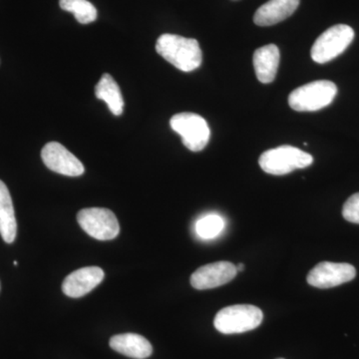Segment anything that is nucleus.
<instances>
[{
    "label": "nucleus",
    "instance_id": "obj_1",
    "mask_svg": "<svg viewBox=\"0 0 359 359\" xmlns=\"http://www.w3.org/2000/svg\"><path fill=\"white\" fill-rule=\"evenodd\" d=\"M156 51L165 60L184 72L198 69L202 65L203 53L199 42L176 34L161 35Z\"/></svg>",
    "mask_w": 359,
    "mask_h": 359
},
{
    "label": "nucleus",
    "instance_id": "obj_2",
    "mask_svg": "<svg viewBox=\"0 0 359 359\" xmlns=\"http://www.w3.org/2000/svg\"><path fill=\"white\" fill-rule=\"evenodd\" d=\"M261 309L252 304L226 306L215 316L214 325L221 334H243L256 330L263 323Z\"/></svg>",
    "mask_w": 359,
    "mask_h": 359
},
{
    "label": "nucleus",
    "instance_id": "obj_3",
    "mask_svg": "<svg viewBox=\"0 0 359 359\" xmlns=\"http://www.w3.org/2000/svg\"><path fill=\"white\" fill-rule=\"evenodd\" d=\"M313 163V156L301 149L289 145L266 151L259 159L262 170L276 176L292 173L297 169H304Z\"/></svg>",
    "mask_w": 359,
    "mask_h": 359
},
{
    "label": "nucleus",
    "instance_id": "obj_4",
    "mask_svg": "<svg viewBox=\"0 0 359 359\" xmlns=\"http://www.w3.org/2000/svg\"><path fill=\"white\" fill-rule=\"evenodd\" d=\"M337 87L328 80H318L294 90L289 97L290 108L299 112H313L330 105Z\"/></svg>",
    "mask_w": 359,
    "mask_h": 359
},
{
    "label": "nucleus",
    "instance_id": "obj_5",
    "mask_svg": "<svg viewBox=\"0 0 359 359\" xmlns=\"http://www.w3.org/2000/svg\"><path fill=\"white\" fill-rule=\"evenodd\" d=\"M354 39V30L346 25H337L325 30L311 47V58L314 62H330L346 50Z\"/></svg>",
    "mask_w": 359,
    "mask_h": 359
},
{
    "label": "nucleus",
    "instance_id": "obj_6",
    "mask_svg": "<svg viewBox=\"0 0 359 359\" xmlns=\"http://www.w3.org/2000/svg\"><path fill=\"white\" fill-rule=\"evenodd\" d=\"M171 128L182 137L184 145L193 152H200L209 143L211 131L202 116L184 112L170 120Z\"/></svg>",
    "mask_w": 359,
    "mask_h": 359
},
{
    "label": "nucleus",
    "instance_id": "obj_7",
    "mask_svg": "<svg viewBox=\"0 0 359 359\" xmlns=\"http://www.w3.org/2000/svg\"><path fill=\"white\" fill-rule=\"evenodd\" d=\"M78 224L90 237L98 241L113 240L119 235V222L114 212L105 208H87L77 214Z\"/></svg>",
    "mask_w": 359,
    "mask_h": 359
},
{
    "label": "nucleus",
    "instance_id": "obj_8",
    "mask_svg": "<svg viewBox=\"0 0 359 359\" xmlns=\"http://www.w3.org/2000/svg\"><path fill=\"white\" fill-rule=\"evenodd\" d=\"M355 276L356 269L351 264L323 262L309 271L306 280L311 287L330 289L351 282Z\"/></svg>",
    "mask_w": 359,
    "mask_h": 359
},
{
    "label": "nucleus",
    "instance_id": "obj_9",
    "mask_svg": "<svg viewBox=\"0 0 359 359\" xmlns=\"http://www.w3.org/2000/svg\"><path fill=\"white\" fill-rule=\"evenodd\" d=\"M42 161L45 166L55 173L68 177L81 176L84 166L81 161L58 142H50L41 151Z\"/></svg>",
    "mask_w": 359,
    "mask_h": 359
},
{
    "label": "nucleus",
    "instance_id": "obj_10",
    "mask_svg": "<svg viewBox=\"0 0 359 359\" xmlns=\"http://www.w3.org/2000/svg\"><path fill=\"white\" fill-rule=\"evenodd\" d=\"M235 264L230 262H217L201 266L191 276L194 289L204 290L215 289L230 283L237 276Z\"/></svg>",
    "mask_w": 359,
    "mask_h": 359
},
{
    "label": "nucleus",
    "instance_id": "obj_11",
    "mask_svg": "<svg viewBox=\"0 0 359 359\" xmlns=\"http://www.w3.org/2000/svg\"><path fill=\"white\" fill-rule=\"evenodd\" d=\"M104 271L98 266H87L73 271L66 276L62 283V292L67 297L78 299L89 294L104 280Z\"/></svg>",
    "mask_w": 359,
    "mask_h": 359
},
{
    "label": "nucleus",
    "instance_id": "obj_12",
    "mask_svg": "<svg viewBox=\"0 0 359 359\" xmlns=\"http://www.w3.org/2000/svg\"><path fill=\"white\" fill-rule=\"evenodd\" d=\"M301 0H269L256 11L254 22L259 26H271L287 20L297 11Z\"/></svg>",
    "mask_w": 359,
    "mask_h": 359
},
{
    "label": "nucleus",
    "instance_id": "obj_13",
    "mask_svg": "<svg viewBox=\"0 0 359 359\" xmlns=\"http://www.w3.org/2000/svg\"><path fill=\"white\" fill-rule=\"evenodd\" d=\"M113 351L134 359H146L152 355L153 347L148 339L137 334H123L111 337Z\"/></svg>",
    "mask_w": 359,
    "mask_h": 359
},
{
    "label": "nucleus",
    "instance_id": "obj_14",
    "mask_svg": "<svg viewBox=\"0 0 359 359\" xmlns=\"http://www.w3.org/2000/svg\"><path fill=\"white\" fill-rule=\"evenodd\" d=\"M280 60V49L275 44L266 45L255 51L252 61L259 82L269 84L276 79Z\"/></svg>",
    "mask_w": 359,
    "mask_h": 359
},
{
    "label": "nucleus",
    "instance_id": "obj_15",
    "mask_svg": "<svg viewBox=\"0 0 359 359\" xmlns=\"http://www.w3.org/2000/svg\"><path fill=\"white\" fill-rule=\"evenodd\" d=\"M0 235L7 244H11L18 235V223L13 199L6 184L0 180Z\"/></svg>",
    "mask_w": 359,
    "mask_h": 359
},
{
    "label": "nucleus",
    "instance_id": "obj_16",
    "mask_svg": "<svg viewBox=\"0 0 359 359\" xmlns=\"http://www.w3.org/2000/svg\"><path fill=\"white\" fill-rule=\"evenodd\" d=\"M97 98L104 101L113 115L120 116L124 109V99H123L119 85L110 74H104L100 81L95 87Z\"/></svg>",
    "mask_w": 359,
    "mask_h": 359
},
{
    "label": "nucleus",
    "instance_id": "obj_17",
    "mask_svg": "<svg viewBox=\"0 0 359 359\" xmlns=\"http://www.w3.org/2000/svg\"><path fill=\"white\" fill-rule=\"evenodd\" d=\"M63 11L74 14L78 22L88 25L97 20V9L88 0H59Z\"/></svg>",
    "mask_w": 359,
    "mask_h": 359
},
{
    "label": "nucleus",
    "instance_id": "obj_18",
    "mask_svg": "<svg viewBox=\"0 0 359 359\" xmlns=\"http://www.w3.org/2000/svg\"><path fill=\"white\" fill-rule=\"evenodd\" d=\"M224 228V219L217 214L205 215L196 224V231L201 238L211 240L218 237Z\"/></svg>",
    "mask_w": 359,
    "mask_h": 359
},
{
    "label": "nucleus",
    "instance_id": "obj_19",
    "mask_svg": "<svg viewBox=\"0 0 359 359\" xmlns=\"http://www.w3.org/2000/svg\"><path fill=\"white\" fill-rule=\"evenodd\" d=\"M342 216L346 221L359 224V193L348 198L342 209Z\"/></svg>",
    "mask_w": 359,
    "mask_h": 359
},
{
    "label": "nucleus",
    "instance_id": "obj_20",
    "mask_svg": "<svg viewBox=\"0 0 359 359\" xmlns=\"http://www.w3.org/2000/svg\"><path fill=\"white\" fill-rule=\"evenodd\" d=\"M237 268L238 271H243L245 269V264H240L238 266H236Z\"/></svg>",
    "mask_w": 359,
    "mask_h": 359
},
{
    "label": "nucleus",
    "instance_id": "obj_21",
    "mask_svg": "<svg viewBox=\"0 0 359 359\" xmlns=\"http://www.w3.org/2000/svg\"><path fill=\"white\" fill-rule=\"evenodd\" d=\"M278 359H283V358H278Z\"/></svg>",
    "mask_w": 359,
    "mask_h": 359
}]
</instances>
